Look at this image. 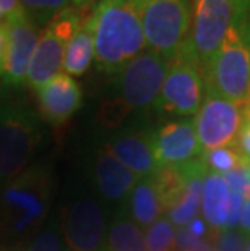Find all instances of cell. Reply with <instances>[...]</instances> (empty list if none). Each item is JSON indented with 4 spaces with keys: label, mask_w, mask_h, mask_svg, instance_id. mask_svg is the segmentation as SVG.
Returning a JSON list of instances; mask_svg holds the SVG:
<instances>
[{
    "label": "cell",
    "mask_w": 250,
    "mask_h": 251,
    "mask_svg": "<svg viewBox=\"0 0 250 251\" xmlns=\"http://www.w3.org/2000/svg\"><path fill=\"white\" fill-rule=\"evenodd\" d=\"M5 57H7V31L5 25L0 23V78L5 72Z\"/></svg>",
    "instance_id": "1f68e13d"
},
{
    "label": "cell",
    "mask_w": 250,
    "mask_h": 251,
    "mask_svg": "<svg viewBox=\"0 0 250 251\" xmlns=\"http://www.w3.org/2000/svg\"><path fill=\"white\" fill-rule=\"evenodd\" d=\"M94 37V60L101 72L119 75L146 50L137 0H101L88 13Z\"/></svg>",
    "instance_id": "7a4b0ae2"
},
{
    "label": "cell",
    "mask_w": 250,
    "mask_h": 251,
    "mask_svg": "<svg viewBox=\"0 0 250 251\" xmlns=\"http://www.w3.org/2000/svg\"><path fill=\"white\" fill-rule=\"evenodd\" d=\"M232 5L234 0H194L192 28L185 44L203 72L229 29Z\"/></svg>",
    "instance_id": "9c48e42d"
},
{
    "label": "cell",
    "mask_w": 250,
    "mask_h": 251,
    "mask_svg": "<svg viewBox=\"0 0 250 251\" xmlns=\"http://www.w3.org/2000/svg\"><path fill=\"white\" fill-rule=\"evenodd\" d=\"M244 251H250V240L247 242V245H246V250H244Z\"/></svg>",
    "instance_id": "8d00e7d4"
},
{
    "label": "cell",
    "mask_w": 250,
    "mask_h": 251,
    "mask_svg": "<svg viewBox=\"0 0 250 251\" xmlns=\"http://www.w3.org/2000/svg\"><path fill=\"white\" fill-rule=\"evenodd\" d=\"M247 169H249V174H250V161H249V165H247Z\"/></svg>",
    "instance_id": "ab89813d"
},
{
    "label": "cell",
    "mask_w": 250,
    "mask_h": 251,
    "mask_svg": "<svg viewBox=\"0 0 250 251\" xmlns=\"http://www.w3.org/2000/svg\"><path fill=\"white\" fill-rule=\"evenodd\" d=\"M167 68V58L150 49L143 50L119 73V99L130 110L150 107L161 93Z\"/></svg>",
    "instance_id": "ba28073f"
},
{
    "label": "cell",
    "mask_w": 250,
    "mask_h": 251,
    "mask_svg": "<svg viewBox=\"0 0 250 251\" xmlns=\"http://www.w3.org/2000/svg\"><path fill=\"white\" fill-rule=\"evenodd\" d=\"M247 165L239 167L236 170H231V172L221 174L222 178H224L227 181V185L231 186V190L237 191V193L244 198V201L250 200V174H249Z\"/></svg>",
    "instance_id": "f1b7e54d"
},
{
    "label": "cell",
    "mask_w": 250,
    "mask_h": 251,
    "mask_svg": "<svg viewBox=\"0 0 250 251\" xmlns=\"http://www.w3.org/2000/svg\"><path fill=\"white\" fill-rule=\"evenodd\" d=\"M146 49L169 62L177 57L192 28L190 0H137Z\"/></svg>",
    "instance_id": "5b68a950"
},
{
    "label": "cell",
    "mask_w": 250,
    "mask_h": 251,
    "mask_svg": "<svg viewBox=\"0 0 250 251\" xmlns=\"http://www.w3.org/2000/svg\"><path fill=\"white\" fill-rule=\"evenodd\" d=\"M232 190L221 174L208 172L203 181L201 214L213 228H224L231 211Z\"/></svg>",
    "instance_id": "ac0fdd59"
},
{
    "label": "cell",
    "mask_w": 250,
    "mask_h": 251,
    "mask_svg": "<svg viewBox=\"0 0 250 251\" xmlns=\"http://www.w3.org/2000/svg\"><path fill=\"white\" fill-rule=\"evenodd\" d=\"M241 124V105L206 91L203 102L194 119L201 152L236 146Z\"/></svg>",
    "instance_id": "30bf717a"
},
{
    "label": "cell",
    "mask_w": 250,
    "mask_h": 251,
    "mask_svg": "<svg viewBox=\"0 0 250 251\" xmlns=\"http://www.w3.org/2000/svg\"><path fill=\"white\" fill-rule=\"evenodd\" d=\"M68 0H20L21 7L39 28H44L54 15L67 7Z\"/></svg>",
    "instance_id": "d4e9b609"
},
{
    "label": "cell",
    "mask_w": 250,
    "mask_h": 251,
    "mask_svg": "<svg viewBox=\"0 0 250 251\" xmlns=\"http://www.w3.org/2000/svg\"><path fill=\"white\" fill-rule=\"evenodd\" d=\"M129 207L134 221L138 226H143L146 228L156 222L158 219H161L164 207L151 177L138 180V183L129 195Z\"/></svg>",
    "instance_id": "ffe728a7"
},
{
    "label": "cell",
    "mask_w": 250,
    "mask_h": 251,
    "mask_svg": "<svg viewBox=\"0 0 250 251\" xmlns=\"http://www.w3.org/2000/svg\"><path fill=\"white\" fill-rule=\"evenodd\" d=\"M83 13L82 10L67 5L58 10L42 28L26 78V84L31 89L36 91L60 73L68 42L78 33L84 21Z\"/></svg>",
    "instance_id": "52a82bcc"
},
{
    "label": "cell",
    "mask_w": 250,
    "mask_h": 251,
    "mask_svg": "<svg viewBox=\"0 0 250 251\" xmlns=\"http://www.w3.org/2000/svg\"><path fill=\"white\" fill-rule=\"evenodd\" d=\"M242 124L237 136L239 152L250 161V104L242 105Z\"/></svg>",
    "instance_id": "4dcf8cb0"
},
{
    "label": "cell",
    "mask_w": 250,
    "mask_h": 251,
    "mask_svg": "<svg viewBox=\"0 0 250 251\" xmlns=\"http://www.w3.org/2000/svg\"><path fill=\"white\" fill-rule=\"evenodd\" d=\"M239 227H241L244 232L250 233V200L244 202V209H242V214H241Z\"/></svg>",
    "instance_id": "e575fe53"
},
{
    "label": "cell",
    "mask_w": 250,
    "mask_h": 251,
    "mask_svg": "<svg viewBox=\"0 0 250 251\" xmlns=\"http://www.w3.org/2000/svg\"><path fill=\"white\" fill-rule=\"evenodd\" d=\"M94 177L101 195L111 201L124 200L134 186L138 183L137 175L129 167H125L119 159H115L108 149H101L96 164H94Z\"/></svg>",
    "instance_id": "2e32d148"
},
{
    "label": "cell",
    "mask_w": 250,
    "mask_h": 251,
    "mask_svg": "<svg viewBox=\"0 0 250 251\" xmlns=\"http://www.w3.org/2000/svg\"><path fill=\"white\" fill-rule=\"evenodd\" d=\"M0 10H2L3 17L7 18V17H10V15L18 13L25 8L21 7L20 0H0Z\"/></svg>",
    "instance_id": "836d02e7"
},
{
    "label": "cell",
    "mask_w": 250,
    "mask_h": 251,
    "mask_svg": "<svg viewBox=\"0 0 250 251\" xmlns=\"http://www.w3.org/2000/svg\"><path fill=\"white\" fill-rule=\"evenodd\" d=\"M3 25L7 31V57L2 79L5 89L15 91L26 86L29 63L38 46L41 31L25 10L7 17Z\"/></svg>",
    "instance_id": "8fae6325"
},
{
    "label": "cell",
    "mask_w": 250,
    "mask_h": 251,
    "mask_svg": "<svg viewBox=\"0 0 250 251\" xmlns=\"http://www.w3.org/2000/svg\"><path fill=\"white\" fill-rule=\"evenodd\" d=\"M215 245H216V251H244L247 242L242 233L227 228V230L218 233Z\"/></svg>",
    "instance_id": "f546056e"
},
{
    "label": "cell",
    "mask_w": 250,
    "mask_h": 251,
    "mask_svg": "<svg viewBox=\"0 0 250 251\" xmlns=\"http://www.w3.org/2000/svg\"><path fill=\"white\" fill-rule=\"evenodd\" d=\"M206 96V83L196 57L187 44L180 49L177 57L169 62L154 109L166 115L189 117L198 112Z\"/></svg>",
    "instance_id": "8992f818"
},
{
    "label": "cell",
    "mask_w": 250,
    "mask_h": 251,
    "mask_svg": "<svg viewBox=\"0 0 250 251\" xmlns=\"http://www.w3.org/2000/svg\"><path fill=\"white\" fill-rule=\"evenodd\" d=\"M23 251H67L56 227H44Z\"/></svg>",
    "instance_id": "484cf974"
},
{
    "label": "cell",
    "mask_w": 250,
    "mask_h": 251,
    "mask_svg": "<svg viewBox=\"0 0 250 251\" xmlns=\"http://www.w3.org/2000/svg\"><path fill=\"white\" fill-rule=\"evenodd\" d=\"M146 251H172L175 245V228L166 217L158 219L146 228Z\"/></svg>",
    "instance_id": "cb8c5ba5"
},
{
    "label": "cell",
    "mask_w": 250,
    "mask_h": 251,
    "mask_svg": "<svg viewBox=\"0 0 250 251\" xmlns=\"http://www.w3.org/2000/svg\"><path fill=\"white\" fill-rule=\"evenodd\" d=\"M247 104H250V81H249V102Z\"/></svg>",
    "instance_id": "f35d334b"
},
{
    "label": "cell",
    "mask_w": 250,
    "mask_h": 251,
    "mask_svg": "<svg viewBox=\"0 0 250 251\" xmlns=\"http://www.w3.org/2000/svg\"><path fill=\"white\" fill-rule=\"evenodd\" d=\"M68 2H70L73 8L82 10V12H88V10H91L96 3H99L101 0H68Z\"/></svg>",
    "instance_id": "d590c367"
},
{
    "label": "cell",
    "mask_w": 250,
    "mask_h": 251,
    "mask_svg": "<svg viewBox=\"0 0 250 251\" xmlns=\"http://www.w3.org/2000/svg\"><path fill=\"white\" fill-rule=\"evenodd\" d=\"M38 114L52 126H62L82 107L83 93L73 76L58 73L36 89Z\"/></svg>",
    "instance_id": "5bb4252c"
},
{
    "label": "cell",
    "mask_w": 250,
    "mask_h": 251,
    "mask_svg": "<svg viewBox=\"0 0 250 251\" xmlns=\"http://www.w3.org/2000/svg\"><path fill=\"white\" fill-rule=\"evenodd\" d=\"M151 146L158 167L182 165L201 154L194 120L167 122L151 131Z\"/></svg>",
    "instance_id": "4fadbf2b"
},
{
    "label": "cell",
    "mask_w": 250,
    "mask_h": 251,
    "mask_svg": "<svg viewBox=\"0 0 250 251\" xmlns=\"http://www.w3.org/2000/svg\"><path fill=\"white\" fill-rule=\"evenodd\" d=\"M93 60H94V37L86 15L82 28L78 29V33L68 42L65 55H63L62 70H65V73L70 75V76H82L91 67Z\"/></svg>",
    "instance_id": "d6986e66"
},
{
    "label": "cell",
    "mask_w": 250,
    "mask_h": 251,
    "mask_svg": "<svg viewBox=\"0 0 250 251\" xmlns=\"http://www.w3.org/2000/svg\"><path fill=\"white\" fill-rule=\"evenodd\" d=\"M189 174L190 169L187 162L182 165H163V167H158L156 172L151 175L164 212L172 209L182 198L189 181Z\"/></svg>",
    "instance_id": "44dd1931"
},
{
    "label": "cell",
    "mask_w": 250,
    "mask_h": 251,
    "mask_svg": "<svg viewBox=\"0 0 250 251\" xmlns=\"http://www.w3.org/2000/svg\"><path fill=\"white\" fill-rule=\"evenodd\" d=\"M130 109L122 102L119 98L106 100L99 109V122L104 126H119L122 124V120L130 114Z\"/></svg>",
    "instance_id": "83f0119b"
},
{
    "label": "cell",
    "mask_w": 250,
    "mask_h": 251,
    "mask_svg": "<svg viewBox=\"0 0 250 251\" xmlns=\"http://www.w3.org/2000/svg\"><path fill=\"white\" fill-rule=\"evenodd\" d=\"M177 251H216V245L211 240L200 238L189 230V227H179L175 230V245Z\"/></svg>",
    "instance_id": "4316f807"
},
{
    "label": "cell",
    "mask_w": 250,
    "mask_h": 251,
    "mask_svg": "<svg viewBox=\"0 0 250 251\" xmlns=\"http://www.w3.org/2000/svg\"><path fill=\"white\" fill-rule=\"evenodd\" d=\"M109 251H146L145 233L134 221L119 219L109 228Z\"/></svg>",
    "instance_id": "7402d4cb"
},
{
    "label": "cell",
    "mask_w": 250,
    "mask_h": 251,
    "mask_svg": "<svg viewBox=\"0 0 250 251\" xmlns=\"http://www.w3.org/2000/svg\"><path fill=\"white\" fill-rule=\"evenodd\" d=\"M52 174L44 165H33L2 186L0 195V251L26 248L38 235L51 209Z\"/></svg>",
    "instance_id": "6da1fadb"
},
{
    "label": "cell",
    "mask_w": 250,
    "mask_h": 251,
    "mask_svg": "<svg viewBox=\"0 0 250 251\" xmlns=\"http://www.w3.org/2000/svg\"><path fill=\"white\" fill-rule=\"evenodd\" d=\"M185 227H189V230L192 232L194 235H196V237H200V238H208V226L201 221V219L198 217H195L192 222L189 224V226H185Z\"/></svg>",
    "instance_id": "d6a6232c"
},
{
    "label": "cell",
    "mask_w": 250,
    "mask_h": 251,
    "mask_svg": "<svg viewBox=\"0 0 250 251\" xmlns=\"http://www.w3.org/2000/svg\"><path fill=\"white\" fill-rule=\"evenodd\" d=\"M189 181L185 186V191L179 202L172 209L167 211V219L171 221L172 226L185 227L194 221L198 214L201 206V195H203V181L208 175V167L201 159H194L189 162Z\"/></svg>",
    "instance_id": "e0dca14e"
},
{
    "label": "cell",
    "mask_w": 250,
    "mask_h": 251,
    "mask_svg": "<svg viewBox=\"0 0 250 251\" xmlns=\"http://www.w3.org/2000/svg\"><path fill=\"white\" fill-rule=\"evenodd\" d=\"M203 76L208 93L241 107L249 102L250 0H234L229 29Z\"/></svg>",
    "instance_id": "3957f363"
},
{
    "label": "cell",
    "mask_w": 250,
    "mask_h": 251,
    "mask_svg": "<svg viewBox=\"0 0 250 251\" xmlns=\"http://www.w3.org/2000/svg\"><path fill=\"white\" fill-rule=\"evenodd\" d=\"M106 149L138 178L151 177L158 169L151 146V131H127L106 144Z\"/></svg>",
    "instance_id": "9a60e30c"
},
{
    "label": "cell",
    "mask_w": 250,
    "mask_h": 251,
    "mask_svg": "<svg viewBox=\"0 0 250 251\" xmlns=\"http://www.w3.org/2000/svg\"><path fill=\"white\" fill-rule=\"evenodd\" d=\"M42 135L38 112L0 98V186L29 167Z\"/></svg>",
    "instance_id": "277c9868"
},
{
    "label": "cell",
    "mask_w": 250,
    "mask_h": 251,
    "mask_svg": "<svg viewBox=\"0 0 250 251\" xmlns=\"http://www.w3.org/2000/svg\"><path fill=\"white\" fill-rule=\"evenodd\" d=\"M201 161L205 162L210 172H216V174L231 172V170H236L249 164V159L244 157L234 146L201 152Z\"/></svg>",
    "instance_id": "603a6c76"
},
{
    "label": "cell",
    "mask_w": 250,
    "mask_h": 251,
    "mask_svg": "<svg viewBox=\"0 0 250 251\" xmlns=\"http://www.w3.org/2000/svg\"><path fill=\"white\" fill-rule=\"evenodd\" d=\"M2 20H5V17H3V13H2V10H0V21Z\"/></svg>",
    "instance_id": "74e56055"
},
{
    "label": "cell",
    "mask_w": 250,
    "mask_h": 251,
    "mask_svg": "<svg viewBox=\"0 0 250 251\" xmlns=\"http://www.w3.org/2000/svg\"><path fill=\"white\" fill-rule=\"evenodd\" d=\"M104 214L96 201L80 198L67 207L63 238L70 251H99L104 240Z\"/></svg>",
    "instance_id": "7c38bea8"
}]
</instances>
